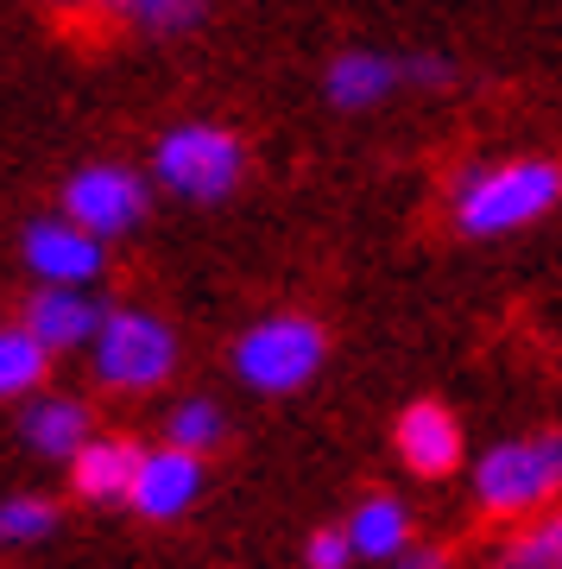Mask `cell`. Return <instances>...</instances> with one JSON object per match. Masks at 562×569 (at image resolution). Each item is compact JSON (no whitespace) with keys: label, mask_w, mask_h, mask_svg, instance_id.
I'll return each instance as SVG.
<instances>
[{"label":"cell","mask_w":562,"mask_h":569,"mask_svg":"<svg viewBox=\"0 0 562 569\" xmlns=\"http://www.w3.org/2000/svg\"><path fill=\"white\" fill-rule=\"evenodd\" d=\"M562 197V164L550 159H500V164H468L455 190H449V216L468 241H493V234H519L556 209Z\"/></svg>","instance_id":"obj_1"},{"label":"cell","mask_w":562,"mask_h":569,"mask_svg":"<svg viewBox=\"0 0 562 569\" xmlns=\"http://www.w3.org/2000/svg\"><path fill=\"white\" fill-rule=\"evenodd\" d=\"M474 507L486 519L519 526L531 512L556 507L562 500V430H531V437H505L468 468Z\"/></svg>","instance_id":"obj_2"},{"label":"cell","mask_w":562,"mask_h":569,"mask_svg":"<svg viewBox=\"0 0 562 569\" xmlns=\"http://www.w3.org/2000/svg\"><path fill=\"white\" fill-rule=\"evenodd\" d=\"M247 178V140L221 121H178L152 146V183L183 203H228Z\"/></svg>","instance_id":"obj_3"},{"label":"cell","mask_w":562,"mask_h":569,"mask_svg":"<svg viewBox=\"0 0 562 569\" xmlns=\"http://www.w3.org/2000/svg\"><path fill=\"white\" fill-rule=\"evenodd\" d=\"M89 367L108 392H159L178 373V329L159 310H101L96 342H89Z\"/></svg>","instance_id":"obj_4"},{"label":"cell","mask_w":562,"mask_h":569,"mask_svg":"<svg viewBox=\"0 0 562 569\" xmlns=\"http://www.w3.org/2000/svg\"><path fill=\"white\" fill-rule=\"evenodd\" d=\"M329 361V336H322L317 317H298V310H279V317H260L253 329H241L234 342V373H241L247 392H265V399H284V392L310 387Z\"/></svg>","instance_id":"obj_5"},{"label":"cell","mask_w":562,"mask_h":569,"mask_svg":"<svg viewBox=\"0 0 562 569\" xmlns=\"http://www.w3.org/2000/svg\"><path fill=\"white\" fill-rule=\"evenodd\" d=\"M152 209V178H140L133 164H114V159H96V164H77L63 178V216L77 228H89L96 241H121L145 222Z\"/></svg>","instance_id":"obj_6"},{"label":"cell","mask_w":562,"mask_h":569,"mask_svg":"<svg viewBox=\"0 0 562 569\" xmlns=\"http://www.w3.org/2000/svg\"><path fill=\"white\" fill-rule=\"evenodd\" d=\"M20 260L39 284H96L108 272V241H96L70 216H39L20 234Z\"/></svg>","instance_id":"obj_7"},{"label":"cell","mask_w":562,"mask_h":569,"mask_svg":"<svg viewBox=\"0 0 562 569\" xmlns=\"http://www.w3.org/2000/svg\"><path fill=\"white\" fill-rule=\"evenodd\" d=\"M202 500V456L178 443L140 449V468H133V488H127V507L152 519V526H171Z\"/></svg>","instance_id":"obj_8"},{"label":"cell","mask_w":562,"mask_h":569,"mask_svg":"<svg viewBox=\"0 0 562 569\" xmlns=\"http://www.w3.org/2000/svg\"><path fill=\"white\" fill-rule=\"evenodd\" d=\"M392 449H399V462L418 475V481H449L455 468L468 462V437H462V418L436 399H418V406L399 411V425H392Z\"/></svg>","instance_id":"obj_9"},{"label":"cell","mask_w":562,"mask_h":569,"mask_svg":"<svg viewBox=\"0 0 562 569\" xmlns=\"http://www.w3.org/2000/svg\"><path fill=\"white\" fill-rule=\"evenodd\" d=\"M20 323L39 336L51 355H77V348L96 342V323H101V305L89 284H39L32 298H26Z\"/></svg>","instance_id":"obj_10"},{"label":"cell","mask_w":562,"mask_h":569,"mask_svg":"<svg viewBox=\"0 0 562 569\" xmlns=\"http://www.w3.org/2000/svg\"><path fill=\"white\" fill-rule=\"evenodd\" d=\"M399 89H404V58L367 51V44L329 58V70H322V96H329V108H342V114H367V108L392 102Z\"/></svg>","instance_id":"obj_11"},{"label":"cell","mask_w":562,"mask_h":569,"mask_svg":"<svg viewBox=\"0 0 562 569\" xmlns=\"http://www.w3.org/2000/svg\"><path fill=\"white\" fill-rule=\"evenodd\" d=\"M133 468H140V443H133V437H89V443L70 456V488H77L89 507H127Z\"/></svg>","instance_id":"obj_12"},{"label":"cell","mask_w":562,"mask_h":569,"mask_svg":"<svg viewBox=\"0 0 562 569\" xmlns=\"http://www.w3.org/2000/svg\"><path fill=\"white\" fill-rule=\"evenodd\" d=\"M89 406L82 399H63V392H32L20 411V443L44 462H70L82 443H89Z\"/></svg>","instance_id":"obj_13"},{"label":"cell","mask_w":562,"mask_h":569,"mask_svg":"<svg viewBox=\"0 0 562 569\" xmlns=\"http://www.w3.org/2000/svg\"><path fill=\"white\" fill-rule=\"evenodd\" d=\"M342 531L354 545V563H392L411 545V507L399 493H367L361 507L342 519Z\"/></svg>","instance_id":"obj_14"},{"label":"cell","mask_w":562,"mask_h":569,"mask_svg":"<svg viewBox=\"0 0 562 569\" xmlns=\"http://www.w3.org/2000/svg\"><path fill=\"white\" fill-rule=\"evenodd\" d=\"M486 569H562V500L519 519L500 538V550L486 557Z\"/></svg>","instance_id":"obj_15"},{"label":"cell","mask_w":562,"mask_h":569,"mask_svg":"<svg viewBox=\"0 0 562 569\" xmlns=\"http://www.w3.org/2000/svg\"><path fill=\"white\" fill-rule=\"evenodd\" d=\"M101 20L133 26V32H152V39H183L209 20V0H89Z\"/></svg>","instance_id":"obj_16"},{"label":"cell","mask_w":562,"mask_h":569,"mask_svg":"<svg viewBox=\"0 0 562 569\" xmlns=\"http://www.w3.org/2000/svg\"><path fill=\"white\" fill-rule=\"evenodd\" d=\"M51 373V348L26 323H0V406L7 399H32Z\"/></svg>","instance_id":"obj_17"},{"label":"cell","mask_w":562,"mask_h":569,"mask_svg":"<svg viewBox=\"0 0 562 569\" xmlns=\"http://www.w3.org/2000/svg\"><path fill=\"white\" fill-rule=\"evenodd\" d=\"M164 443L190 449V456H209V449L228 443V411L215 399H178L164 411Z\"/></svg>","instance_id":"obj_18"},{"label":"cell","mask_w":562,"mask_h":569,"mask_svg":"<svg viewBox=\"0 0 562 569\" xmlns=\"http://www.w3.org/2000/svg\"><path fill=\"white\" fill-rule=\"evenodd\" d=\"M51 531H58V500H44V493H7L0 500V550L44 545Z\"/></svg>","instance_id":"obj_19"},{"label":"cell","mask_w":562,"mask_h":569,"mask_svg":"<svg viewBox=\"0 0 562 569\" xmlns=\"http://www.w3.org/2000/svg\"><path fill=\"white\" fill-rule=\"evenodd\" d=\"M354 563V545H348L342 526H322L303 538V569H348Z\"/></svg>","instance_id":"obj_20"},{"label":"cell","mask_w":562,"mask_h":569,"mask_svg":"<svg viewBox=\"0 0 562 569\" xmlns=\"http://www.w3.org/2000/svg\"><path fill=\"white\" fill-rule=\"evenodd\" d=\"M449 77H455V63L436 58V51H411V58H404V82H411V89H442Z\"/></svg>","instance_id":"obj_21"},{"label":"cell","mask_w":562,"mask_h":569,"mask_svg":"<svg viewBox=\"0 0 562 569\" xmlns=\"http://www.w3.org/2000/svg\"><path fill=\"white\" fill-rule=\"evenodd\" d=\"M392 569H455V563H449V550L442 545H418V538H411V545L392 557Z\"/></svg>","instance_id":"obj_22"},{"label":"cell","mask_w":562,"mask_h":569,"mask_svg":"<svg viewBox=\"0 0 562 569\" xmlns=\"http://www.w3.org/2000/svg\"><path fill=\"white\" fill-rule=\"evenodd\" d=\"M44 7H58V13H82L89 0H44Z\"/></svg>","instance_id":"obj_23"}]
</instances>
